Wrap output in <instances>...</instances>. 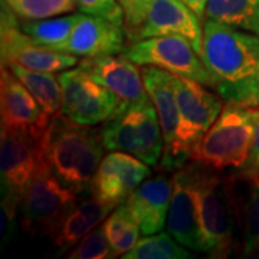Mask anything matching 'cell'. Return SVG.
Listing matches in <instances>:
<instances>
[{"instance_id":"7c38bea8","label":"cell","mask_w":259,"mask_h":259,"mask_svg":"<svg viewBox=\"0 0 259 259\" xmlns=\"http://www.w3.org/2000/svg\"><path fill=\"white\" fill-rule=\"evenodd\" d=\"M173 81L180 112L179 144L189 158L192 147L219 118L225 104L222 97L209 93L203 83L192 78L173 74Z\"/></svg>"},{"instance_id":"4dcf8cb0","label":"cell","mask_w":259,"mask_h":259,"mask_svg":"<svg viewBox=\"0 0 259 259\" xmlns=\"http://www.w3.org/2000/svg\"><path fill=\"white\" fill-rule=\"evenodd\" d=\"M250 117L253 122V141L250 148V156L245 166H253L259 163V107L250 108Z\"/></svg>"},{"instance_id":"30bf717a","label":"cell","mask_w":259,"mask_h":259,"mask_svg":"<svg viewBox=\"0 0 259 259\" xmlns=\"http://www.w3.org/2000/svg\"><path fill=\"white\" fill-rule=\"evenodd\" d=\"M2 65L18 64L47 72H61L78 64L76 55L40 47L19 26L18 15L2 2Z\"/></svg>"},{"instance_id":"83f0119b","label":"cell","mask_w":259,"mask_h":259,"mask_svg":"<svg viewBox=\"0 0 259 259\" xmlns=\"http://www.w3.org/2000/svg\"><path fill=\"white\" fill-rule=\"evenodd\" d=\"M66 258L69 259H108L114 258L104 226H97L76 243Z\"/></svg>"},{"instance_id":"5b68a950","label":"cell","mask_w":259,"mask_h":259,"mask_svg":"<svg viewBox=\"0 0 259 259\" xmlns=\"http://www.w3.org/2000/svg\"><path fill=\"white\" fill-rule=\"evenodd\" d=\"M104 147L130 153L148 166H157L163 156L164 140L153 102L122 104L111 118L102 122Z\"/></svg>"},{"instance_id":"ffe728a7","label":"cell","mask_w":259,"mask_h":259,"mask_svg":"<svg viewBox=\"0 0 259 259\" xmlns=\"http://www.w3.org/2000/svg\"><path fill=\"white\" fill-rule=\"evenodd\" d=\"M114 209V206L102 202L94 194L88 197L81 196L76 207L56 228V231L51 235V239L55 246L65 252L75 246L94 228L100 226V223L107 219Z\"/></svg>"},{"instance_id":"5bb4252c","label":"cell","mask_w":259,"mask_h":259,"mask_svg":"<svg viewBox=\"0 0 259 259\" xmlns=\"http://www.w3.org/2000/svg\"><path fill=\"white\" fill-rule=\"evenodd\" d=\"M0 114L2 128L28 134L36 140L42 139L52 120L28 88L5 65H2L0 76Z\"/></svg>"},{"instance_id":"2e32d148","label":"cell","mask_w":259,"mask_h":259,"mask_svg":"<svg viewBox=\"0 0 259 259\" xmlns=\"http://www.w3.org/2000/svg\"><path fill=\"white\" fill-rule=\"evenodd\" d=\"M150 175L148 164L139 157L124 151H111L102 158L90 186V193L117 207Z\"/></svg>"},{"instance_id":"f1b7e54d","label":"cell","mask_w":259,"mask_h":259,"mask_svg":"<svg viewBox=\"0 0 259 259\" xmlns=\"http://www.w3.org/2000/svg\"><path fill=\"white\" fill-rule=\"evenodd\" d=\"M76 8L85 15L110 20L125 29V13L118 0H76Z\"/></svg>"},{"instance_id":"ba28073f","label":"cell","mask_w":259,"mask_h":259,"mask_svg":"<svg viewBox=\"0 0 259 259\" xmlns=\"http://www.w3.org/2000/svg\"><path fill=\"white\" fill-rule=\"evenodd\" d=\"M140 66L153 65L170 74L192 78L214 88L216 79L206 68L189 39L182 35H164L131 42L121 52Z\"/></svg>"},{"instance_id":"9a60e30c","label":"cell","mask_w":259,"mask_h":259,"mask_svg":"<svg viewBox=\"0 0 259 259\" xmlns=\"http://www.w3.org/2000/svg\"><path fill=\"white\" fill-rule=\"evenodd\" d=\"M199 20L200 18L182 0H146L143 23L127 37L131 44L147 37L182 35L200 55L203 30Z\"/></svg>"},{"instance_id":"7a4b0ae2","label":"cell","mask_w":259,"mask_h":259,"mask_svg":"<svg viewBox=\"0 0 259 259\" xmlns=\"http://www.w3.org/2000/svg\"><path fill=\"white\" fill-rule=\"evenodd\" d=\"M44 163L76 194L90 192L104 158L101 130L78 124L64 114L55 115L39 140Z\"/></svg>"},{"instance_id":"44dd1931","label":"cell","mask_w":259,"mask_h":259,"mask_svg":"<svg viewBox=\"0 0 259 259\" xmlns=\"http://www.w3.org/2000/svg\"><path fill=\"white\" fill-rule=\"evenodd\" d=\"M5 66H8L16 75L19 81L28 88L51 118H54L61 112L62 88L58 76H55L54 72L35 71L18 64H9Z\"/></svg>"},{"instance_id":"e0dca14e","label":"cell","mask_w":259,"mask_h":259,"mask_svg":"<svg viewBox=\"0 0 259 259\" xmlns=\"http://www.w3.org/2000/svg\"><path fill=\"white\" fill-rule=\"evenodd\" d=\"M140 65L131 59L115 55L83 58L79 68L105 88L117 94L125 104H143L151 101L148 95Z\"/></svg>"},{"instance_id":"9c48e42d","label":"cell","mask_w":259,"mask_h":259,"mask_svg":"<svg viewBox=\"0 0 259 259\" xmlns=\"http://www.w3.org/2000/svg\"><path fill=\"white\" fill-rule=\"evenodd\" d=\"M62 88L61 114L83 125H98L111 118L124 102L79 66L58 75Z\"/></svg>"},{"instance_id":"836d02e7","label":"cell","mask_w":259,"mask_h":259,"mask_svg":"<svg viewBox=\"0 0 259 259\" xmlns=\"http://www.w3.org/2000/svg\"><path fill=\"white\" fill-rule=\"evenodd\" d=\"M256 35L259 36V23H258V29H256Z\"/></svg>"},{"instance_id":"d4e9b609","label":"cell","mask_w":259,"mask_h":259,"mask_svg":"<svg viewBox=\"0 0 259 259\" xmlns=\"http://www.w3.org/2000/svg\"><path fill=\"white\" fill-rule=\"evenodd\" d=\"M189 256V250L170 233L160 232L144 235L133 249L122 255L124 259H186Z\"/></svg>"},{"instance_id":"277c9868","label":"cell","mask_w":259,"mask_h":259,"mask_svg":"<svg viewBox=\"0 0 259 259\" xmlns=\"http://www.w3.org/2000/svg\"><path fill=\"white\" fill-rule=\"evenodd\" d=\"M252 141L250 108L226 102L219 118L192 147L189 160L216 171L242 168L250 156Z\"/></svg>"},{"instance_id":"6da1fadb","label":"cell","mask_w":259,"mask_h":259,"mask_svg":"<svg viewBox=\"0 0 259 259\" xmlns=\"http://www.w3.org/2000/svg\"><path fill=\"white\" fill-rule=\"evenodd\" d=\"M200 58L223 101L259 107V36L206 19Z\"/></svg>"},{"instance_id":"d6a6232c","label":"cell","mask_w":259,"mask_h":259,"mask_svg":"<svg viewBox=\"0 0 259 259\" xmlns=\"http://www.w3.org/2000/svg\"><path fill=\"white\" fill-rule=\"evenodd\" d=\"M186 6L190 10H193L194 13L202 19L206 15V6L209 0H182Z\"/></svg>"},{"instance_id":"4fadbf2b","label":"cell","mask_w":259,"mask_h":259,"mask_svg":"<svg viewBox=\"0 0 259 259\" xmlns=\"http://www.w3.org/2000/svg\"><path fill=\"white\" fill-rule=\"evenodd\" d=\"M200 164L192 161L176 168L171 175L173 190L167 213V231L180 245L202 250V232L199 221L197 179Z\"/></svg>"},{"instance_id":"8992f818","label":"cell","mask_w":259,"mask_h":259,"mask_svg":"<svg viewBox=\"0 0 259 259\" xmlns=\"http://www.w3.org/2000/svg\"><path fill=\"white\" fill-rule=\"evenodd\" d=\"M79 194L71 190L44 163L32 177L23 197V231L30 235H52L76 207Z\"/></svg>"},{"instance_id":"7402d4cb","label":"cell","mask_w":259,"mask_h":259,"mask_svg":"<svg viewBox=\"0 0 259 259\" xmlns=\"http://www.w3.org/2000/svg\"><path fill=\"white\" fill-rule=\"evenodd\" d=\"M204 16L222 25L256 33L259 0H209Z\"/></svg>"},{"instance_id":"3957f363","label":"cell","mask_w":259,"mask_h":259,"mask_svg":"<svg viewBox=\"0 0 259 259\" xmlns=\"http://www.w3.org/2000/svg\"><path fill=\"white\" fill-rule=\"evenodd\" d=\"M214 171L200 166L197 179L200 252H206L213 258H226L233 248L235 222L239 219L236 180L233 175L222 177Z\"/></svg>"},{"instance_id":"52a82bcc","label":"cell","mask_w":259,"mask_h":259,"mask_svg":"<svg viewBox=\"0 0 259 259\" xmlns=\"http://www.w3.org/2000/svg\"><path fill=\"white\" fill-rule=\"evenodd\" d=\"M44 164L39 140L28 134L2 128L0 133V177L2 213L13 221L16 207L23 200L32 177Z\"/></svg>"},{"instance_id":"484cf974","label":"cell","mask_w":259,"mask_h":259,"mask_svg":"<svg viewBox=\"0 0 259 259\" xmlns=\"http://www.w3.org/2000/svg\"><path fill=\"white\" fill-rule=\"evenodd\" d=\"M250 190L241 203L238 202L239 222L243 228V252L259 253V187L249 185Z\"/></svg>"},{"instance_id":"8fae6325","label":"cell","mask_w":259,"mask_h":259,"mask_svg":"<svg viewBox=\"0 0 259 259\" xmlns=\"http://www.w3.org/2000/svg\"><path fill=\"white\" fill-rule=\"evenodd\" d=\"M141 74L150 100L157 111L163 131L164 148L160 160V168L170 173L183 166L186 160H189L179 144L180 112L177 105L173 74L153 65H143Z\"/></svg>"},{"instance_id":"4316f807","label":"cell","mask_w":259,"mask_h":259,"mask_svg":"<svg viewBox=\"0 0 259 259\" xmlns=\"http://www.w3.org/2000/svg\"><path fill=\"white\" fill-rule=\"evenodd\" d=\"M19 18L36 20L59 16L76 8V0H3Z\"/></svg>"},{"instance_id":"603a6c76","label":"cell","mask_w":259,"mask_h":259,"mask_svg":"<svg viewBox=\"0 0 259 259\" xmlns=\"http://www.w3.org/2000/svg\"><path fill=\"white\" fill-rule=\"evenodd\" d=\"M81 18L82 13H72L59 18L28 20L23 22L20 26L37 45L55 51H62Z\"/></svg>"},{"instance_id":"1f68e13d","label":"cell","mask_w":259,"mask_h":259,"mask_svg":"<svg viewBox=\"0 0 259 259\" xmlns=\"http://www.w3.org/2000/svg\"><path fill=\"white\" fill-rule=\"evenodd\" d=\"M235 176L248 185L259 187V163L253 166H243L241 171H238Z\"/></svg>"},{"instance_id":"f546056e","label":"cell","mask_w":259,"mask_h":259,"mask_svg":"<svg viewBox=\"0 0 259 259\" xmlns=\"http://www.w3.org/2000/svg\"><path fill=\"white\" fill-rule=\"evenodd\" d=\"M125 13V33L131 35L143 23L146 0H118Z\"/></svg>"},{"instance_id":"cb8c5ba5","label":"cell","mask_w":259,"mask_h":259,"mask_svg":"<svg viewBox=\"0 0 259 259\" xmlns=\"http://www.w3.org/2000/svg\"><path fill=\"white\" fill-rule=\"evenodd\" d=\"M105 235L108 238L114 256H122L133 249L140 241V226L130 216L127 209L120 204L102 223Z\"/></svg>"},{"instance_id":"d6986e66","label":"cell","mask_w":259,"mask_h":259,"mask_svg":"<svg viewBox=\"0 0 259 259\" xmlns=\"http://www.w3.org/2000/svg\"><path fill=\"white\" fill-rule=\"evenodd\" d=\"M125 29L102 18L82 13L62 52L91 58L121 54L124 51Z\"/></svg>"},{"instance_id":"ac0fdd59","label":"cell","mask_w":259,"mask_h":259,"mask_svg":"<svg viewBox=\"0 0 259 259\" xmlns=\"http://www.w3.org/2000/svg\"><path fill=\"white\" fill-rule=\"evenodd\" d=\"M156 177L146 179L121 203L134 222L140 226L143 235H154L163 231L166 225L168 204L173 190V179L164 171Z\"/></svg>"}]
</instances>
